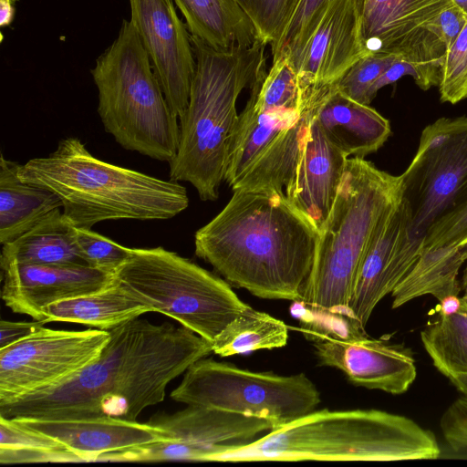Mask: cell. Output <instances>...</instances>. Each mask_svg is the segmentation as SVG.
Masks as SVG:
<instances>
[{
	"mask_svg": "<svg viewBox=\"0 0 467 467\" xmlns=\"http://www.w3.org/2000/svg\"><path fill=\"white\" fill-rule=\"evenodd\" d=\"M107 330L109 341L95 360L56 384L0 402V416L137 420L143 410L164 400L172 379L213 353L209 341L168 322L154 325L138 317Z\"/></svg>",
	"mask_w": 467,
	"mask_h": 467,
	"instance_id": "1",
	"label": "cell"
},
{
	"mask_svg": "<svg viewBox=\"0 0 467 467\" xmlns=\"http://www.w3.org/2000/svg\"><path fill=\"white\" fill-rule=\"evenodd\" d=\"M194 234L195 254L231 285L300 302L319 231L283 190L240 189Z\"/></svg>",
	"mask_w": 467,
	"mask_h": 467,
	"instance_id": "2",
	"label": "cell"
},
{
	"mask_svg": "<svg viewBox=\"0 0 467 467\" xmlns=\"http://www.w3.org/2000/svg\"><path fill=\"white\" fill-rule=\"evenodd\" d=\"M431 431L379 410H313L246 443L231 444L209 462L434 460Z\"/></svg>",
	"mask_w": 467,
	"mask_h": 467,
	"instance_id": "3",
	"label": "cell"
},
{
	"mask_svg": "<svg viewBox=\"0 0 467 467\" xmlns=\"http://www.w3.org/2000/svg\"><path fill=\"white\" fill-rule=\"evenodd\" d=\"M18 176L56 193L77 228L108 220H166L189 205L185 187L99 160L76 137L61 140L46 157L18 167Z\"/></svg>",
	"mask_w": 467,
	"mask_h": 467,
	"instance_id": "4",
	"label": "cell"
},
{
	"mask_svg": "<svg viewBox=\"0 0 467 467\" xmlns=\"http://www.w3.org/2000/svg\"><path fill=\"white\" fill-rule=\"evenodd\" d=\"M196 59L188 107L179 119L180 143L169 162L170 180L191 183L202 201H215L223 181L240 93L266 74L265 47L216 50L192 36Z\"/></svg>",
	"mask_w": 467,
	"mask_h": 467,
	"instance_id": "5",
	"label": "cell"
},
{
	"mask_svg": "<svg viewBox=\"0 0 467 467\" xmlns=\"http://www.w3.org/2000/svg\"><path fill=\"white\" fill-rule=\"evenodd\" d=\"M402 198L400 175L359 157L348 158L331 211L324 222L301 303L347 317L355 278L383 215Z\"/></svg>",
	"mask_w": 467,
	"mask_h": 467,
	"instance_id": "6",
	"label": "cell"
},
{
	"mask_svg": "<svg viewBox=\"0 0 467 467\" xmlns=\"http://www.w3.org/2000/svg\"><path fill=\"white\" fill-rule=\"evenodd\" d=\"M90 73L105 130L125 150L170 162L179 148V118L130 19L122 21L117 38L96 59Z\"/></svg>",
	"mask_w": 467,
	"mask_h": 467,
	"instance_id": "7",
	"label": "cell"
},
{
	"mask_svg": "<svg viewBox=\"0 0 467 467\" xmlns=\"http://www.w3.org/2000/svg\"><path fill=\"white\" fill-rule=\"evenodd\" d=\"M114 280L150 312L173 318L211 344L249 306L227 281L163 247L131 248Z\"/></svg>",
	"mask_w": 467,
	"mask_h": 467,
	"instance_id": "8",
	"label": "cell"
},
{
	"mask_svg": "<svg viewBox=\"0 0 467 467\" xmlns=\"http://www.w3.org/2000/svg\"><path fill=\"white\" fill-rule=\"evenodd\" d=\"M171 398L187 406L266 419L275 429L312 412L321 402L317 387L303 372L251 371L206 358L187 368Z\"/></svg>",
	"mask_w": 467,
	"mask_h": 467,
	"instance_id": "9",
	"label": "cell"
},
{
	"mask_svg": "<svg viewBox=\"0 0 467 467\" xmlns=\"http://www.w3.org/2000/svg\"><path fill=\"white\" fill-rule=\"evenodd\" d=\"M400 178L411 211V237L423 242L437 220L467 202V117L427 125Z\"/></svg>",
	"mask_w": 467,
	"mask_h": 467,
	"instance_id": "10",
	"label": "cell"
},
{
	"mask_svg": "<svg viewBox=\"0 0 467 467\" xmlns=\"http://www.w3.org/2000/svg\"><path fill=\"white\" fill-rule=\"evenodd\" d=\"M365 56L396 55L410 63L422 90L438 87L446 48L428 29L451 0H356Z\"/></svg>",
	"mask_w": 467,
	"mask_h": 467,
	"instance_id": "11",
	"label": "cell"
},
{
	"mask_svg": "<svg viewBox=\"0 0 467 467\" xmlns=\"http://www.w3.org/2000/svg\"><path fill=\"white\" fill-rule=\"evenodd\" d=\"M109 338L106 329L67 331L45 327L0 349V402L75 374L100 355Z\"/></svg>",
	"mask_w": 467,
	"mask_h": 467,
	"instance_id": "12",
	"label": "cell"
},
{
	"mask_svg": "<svg viewBox=\"0 0 467 467\" xmlns=\"http://www.w3.org/2000/svg\"><path fill=\"white\" fill-rule=\"evenodd\" d=\"M411 211L402 197L377 224L359 265L347 317L365 330L379 302L417 261L423 242L411 237Z\"/></svg>",
	"mask_w": 467,
	"mask_h": 467,
	"instance_id": "13",
	"label": "cell"
},
{
	"mask_svg": "<svg viewBox=\"0 0 467 467\" xmlns=\"http://www.w3.org/2000/svg\"><path fill=\"white\" fill-rule=\"evenodd\" d=\"M284 53L296 75L299 103L335 85L365 57L356 0H329L303 44Z\"/></svg>",
	"mask_w": 467,
	"mask_h": 467,
	"instance_id": "14",
	"label": "cell"
},
{
	"mask_svg": "<svg viewBox=\"0 0 467 467\" xmlns=\"http://www.w3.org/2000/svg\"><path fill=\"white\" fill-rule=\"evenodd\" d=\"M134 23L166 100L180 119L190 99L196 59L173 0H129Z\"/></svg>",
	"mask_w": 467,
	"mask_h": 467,
	"instance_id": "15",
	"label": "cell"
},
{
	"mask_svg": "<svg viewBox=\"0 0 467 467\" xmlns=\"http://www.w3.org/2000/svg\"><path fill=\"white\" fill-rule=\"evenodd\" d=\"M306 337L321 365L339 369L357 386L398 395L406 392L416 379L413 353L403 344L372 338L366 332L349 337Z\"/></svg>",
	"mask_w": 467,
	"mask_h": 467,
	"instance_id": "16",
	"label": "cell"
},
{
	"mask_svg": "<svg viewBox=\"0 0 467 467\" xmlns=\"http://www.w3.org/2000/svg\"><path fill=\"white\" fill-rule=\"evenodd\" d=\"M1 269L5 306L44 322V309L49 305L97 292L114 280V274L88 265L9 264Z\"/></svg>",
	"mask_w": 467,
	"mask_h": 467,
	"instance_id": "17",
	"label": "cell"
},
{
	"mask_svg": "<svg viewBox=\"0 0 467 467\" xmlns=\"http://www.w3.org/2000/svg\"><path fill=\"white\" fill-rule=\"evenodd\" d=\"M11 420V419H10ZM45 434L77 456L78 462H99L109 453L167 441L168 434L152 422L108 417L77 420H13Z\"/></svg>",
	"mask_w": 467,
	"mask_h": 467,
	"instance_id": "18",
	"label": "cell"
},
{
	"mask_svg": "<svg viewBox=\"0 0 467 467\" xmlns=\"http://www.w3.org/2000/svg\"><path fill=\"white\" fill-rule=\"evenodd\" d=\"M348 158L327 140L314 117L285 192L318 231L331 211Z\"/></svg>",
	"mask_w": 467,
	"mask_h": 467,
	"instance_id": "19",
	"label": "cell"
},
{
	"mask_svg": "<svg viewBox=\"0 0 467 467\" xmlns=\"http://www.w3.org/2000/svg\"><path fill=\"white\" fill-rule=\"evenodd\" d=\"M315 121L327 140L348 157L376 152L391 135L389 119L369 105L351 99L336 85L321 99Z\"/></svg>",
	"mask_w": 467,
	"mask_h": 467,
	"instance_id": "20",
	"label": "cell"
},
{
	"mask_svg": "<svg viewBox=\"0 0 467 467\" xmlns=\"http://www.w3.org/2000/svg\"><path fill=\"white\" fill-rule=\"evenodd\" d=\"M150 422L167 432V441L205 446L246 443L275 428L266 419L193 405Z\"/></svg>",
	"mask_w": 467,
	"mask_h": 467,
	"instance_id": "21",
	"label": "cell"
},
{
	"mask_svg": "<svg viewBox=\"0 0 467 467\" xmlns=\"http://www.w3.org/2000/svg\"><path fill=\"white\" fill-rule=\"evenodd\" d=\"M19 163L0 157V243H10L40 223L56 209L59 197L47 188L18 176Z\"/></svg>",
	"mask_w": 467,
	"mask_h": 467,
	"instance_id": "22",
	"label": "cell"
},
{
	"mask_svg": "<svg viewBox=\"0 0 467 467\" xmlns=\"http://www.w3.org/2000/svg\"><path fill=\"white\" fill-rule=\"evenodd\" d=\"M192 36L221 51L252 46L256 29L235 0H173Z\"/></svg>",
	"mask_w": 467,
	"mask_h": 467,
	"instance_id": "23",
	"label": "cell"
},
{
	"mask_svg": "<svg viewBox=\"0 0 467 467\" xmlns=\"http://www.w3.org/2000/svg\"><path fill=\"white\" fill-rule=\"evenodd\" d=\"M75 232L76 227L60 208L56 209L31 230L2 245L0 266L9 264L88 265L78 251Z\"/></svg>",
	"mask_w": 467,
	"mask_h": 467,
	"instance_id": "24",
	"label": "cell"
},
{
	"mask_svg": "<svg viewBox=\"0 0 467 467\" xmlns=\"http://www.w3.org/2000/svg\"><path fill=\"white\" fill-rule=\"evenodd\" d=\"M301 110H261L249 97L231 136L223 181L233 187Z\"/></svg>",
	"mask_w": 467,
	"mask_h": 467,
	"instance_id": "25",
	"label": "cell"
},
{
	"mask_svg": "<svg viewBox=\"0 0 467 467\" xmlns=\"http://www.w3.org/2000/svg\"><path fill=\"white\" fill-rule=\"evenodd\" d=\"M328 89L300 105L302 110L297 119L279 133L232 187L233 191L260 188L283 190L285 187L294 172L310 124L321 99Z\"/></svg>",
	"mask_w": 467,
	"mask_h": 467,
	"instance_id": "26",
	"label": "cell"
},
{
	"mask_svg": "<svg viewBox=\"0 0 467 467\" xmlns=\"http://www.w3.org/2000/svg\"><path fill=\"white\" fill-rule=\"evenodd\" d=\"M467 262V244L457 246L422 248L405 276L390 293L393 309L426 295L438 301L447 296H459V273Z\"/></svg>",
	"mask_w": 467,
	"mask_h": 467,
	"instance_id": "27",
	"label": "cell"
},
{
	"mask_svg": "<svg viewBox=\"0 0 467 467\" xmlns=\"http://www.w3.org/2000/svg\"><path fill=\"white\" fill-rule=\"evenodd\" d=\"M150 312L116 282L87 295L53 303L44 309L45 323L70 322L109 329Z\"/></svg>",
	"mask_w": 467,
	"mask_h": 467,
	"instance_id": "28",
	"label": "cell"
},
{
	"mask_svg": "<svg viewBox=\"0 0 467 467\" xmlns=\"http://www.w3.org/2000/svg\"><path fill=\"white\" fill-rule=\"evenodd\" d=\"M288 337V327L283 320L248 306L217 336L212 343V350L226 358L283 348Z\"/></svg>",
	"mask_w": 467,
	"mask_h": 467,
	"instance_id": "29",
	"label": "cell"
},
{
	"mask_svg": "<svg viewBox=\"0 0 467 467\" xmlns=\"http://www.w3.org/2000/svg\"><path fill=\"white\" fill-rule=\"evenodd\" d=\"M463 302V301H462ZM433 366L449 379L467 374V306L451 316H440L420 332Z\"/></svg>",
	"mask_w": 467,
	"mask_h": 467,
	"instance_id": "30",
	"label": "cell"
},
{
	"mask_svg": "<svg viewBox=\"0 0 467 467\" xmlns=\"http://www.w3.org/2000/svg\"><path fill=\"white\" fill-rule=\"evenodd\" d=\"M250 89V98L261 110L300 109L296 75L284 52L272 58L269 71Z\"/></svg>",
	"mask_w": 467,
	"mask_h": 467,
	"instance_id": "31",
	"label": "cell"
},
{
	"mask_svg": "<svg viewBox=\"0 0 467 467\" xmlns=\"http://www.w3.org/2000/svg\"><path fill=\"white\" fill-rule=\"evenodd\" d=\"M252 20L258 37L275 50L298 0H235Z\"/></svg>",
	"mask_w": 467,
	"mask_h": 467,
	"instance_id": "32",
	"label": "cell"
},
{
	"mask_svg": "<svg viewBox=\"0 0 467 467\" xmlns=\"http://www.w3.org/2000/svg\"><path fill=\"white\" fill-rule=\"evenodd\" d=\"M396 55L369 54L358 60L335 84L351 99L369 105L370 90L380 75L397 59Z\"/></svg>",
	"mask_w": 467,
	"mask_h": 467,
	"instance_id": "33",
	"label": "cell"
},
{
	"mask_svg": "<svg viewBox=\"0 0 467 467\" xmlns=\"http://www.w3.org/2000/svg\"><path fill=\"white\" fill-rule=\"evenodd\" d=\"M438 88L441 102L456 104L467 99V22L444 55Z\"/></svg>",
	"mask_w": 467,
	"mask_h": 467,
	"instance_id": "34",
	"label": "cell"
},
{
	"mask_svg": "<svg viewBox=\"0 0 467 467\" xmlns=\"http://www.w3.org/2000/svg\"><path fill=\"white\" fill-rule=\"evenodd\" d=\"M75 236L78 251L87 265L109 273L115 274L131 253V248L120 245L90 229L76 227Z\"/></svg>",
	"mask_w": 467,
	"mask_h": 467,
	"instance_id": "35",
	"label": "cell"
},
{
	"mask_svg": "<svg viewBox=\"0 0 467 467\" xmlns=\"http://www.w3.org/2000/svg\"><path fill=\"white\" fill-rule=\"evenodd\" d=\"M329 0H298L272 58L280 52L291 53L305 41Z\"/></svg>",
	"mask_w": 467,
	"mask_h": 467,
	"instance_id": "36",
	"label": "cell"
},
{
	"mask_svg": "<svg viewBox=\"0 0 467 467\" xmlns=\"http://www.w3.org/2000/svg\"><path fill=\"white\" fill-rule=\"evenodd\" d=\"M467 244V202L437 220L428 230L422 248Z\"/></svg>",
	"mask_w": 467,
	"mask_h": 467,
	"instance_id": "37",
	"label": "cell"
},
{
	"mask_svg": "<svg viewBox=\"0 0 467 467\" xmlns=\"http://www.w3.org/2000/svg\"><path fill=\"white\" fill-rule=\"evenodd\" d=\"M440 427L450 457L467 459V396L456 399L444 411Z\"/></svg>",
	"mask_w": 467,
	"mask_h": 467,
	"instance_id": "38",
	"label": "cell"
},
{
	"mask_svg": "<svg viewBox=\"0 0 467 467\" xmlns=\"http://www.w3.org/2000/svg\"><path fill=\"white\" fill-rule=\"evenodd\" d=\"M0 449L67 451L45 434L28 430L13 420L0 416Z\"/></svg>",
	"mask_w": 467,
	"mask_h": 467,
	"instance_id": "39",
	"label": "cell"
},
{
	"mask_svg": "<svg viewBox=\"0 0 467 467\" xmlns=\"http://www.w3.org/2000/svg\"><path fill=\"white\" fill-rule=\"evenodd\" d=\"M467 22V15L457 5L444 9L432 22L428 29L435 34L444 45L446 51L455 41Z\"/></svg>",
	"mask_w": 467,
	"mask_h": 467,
	"instance_id": "40",
	"label": "cell"
},
{
	"mask_svg": "<svg viewBox=\"0 0 467 467\" xmlns=\"http://www.w3.org/2000/svg\"><path fill=\"white\" fill-rule=\"evenodd\" d=\"M1 464L33 462H78L68 451L0 449Z\"/></svg>",
	"mask_w": 467,
	"mask_h": 467,
	"instance_id": "41",
	"label": "cell"
},
{
	"mask_svg": "<svg viewBox=\"0 0 467 467\" xmlns=\"http://www.w3.org/2000/svg\"><path fill=\"white\" fill-rule=\"evenodd\" d=\"M44 321L16 322L2 319L0 321V349L5 348L18 341L26 339L43 330Z\"/></svg>",
	"mask_w": 467,
	"mask_h": 467,
	"instance_id": "42",
	"label": "cell"
},
{
	"mask_svg": "<svg viewBox=\"0 0 467 467\" xmlns=\"http://www.w3.org/2000/svg\"><path fill=\"white\" fill-rule=\"evenodd\" d=\"M404 76L415 77L412 65L400 58H397L376 80L370 90V99L373 100L378 91L387 85L393 84Z\"/></svg>",
	"mask_w": 467,
	"mask_h": 467,
	"instance_id": "43",
	"label": "cell"
},
{
	"mask_svg": "<svg viewBox=\"0 0 467 467\" xmlns=\"http://www.w3.org/2000/svg\"><path fill=\"white\" fill-rule=\"evenodd\" d=\"M438 302L436 310L440 316H451L459 312L463 305L462 297L457 295L447 296Z\"/></svg>",
	"mask_w": 467,
	"mask_h": 467,
	"instance_id": "44",
	"label": "cell"
},
{
	"mask_svg": "<svg viewBox=\"0 0 467 467\" xmlns=\"http://www.w3.org/2000/svg\"><path fill=\"white\" fill-rule=\"evenodd\" d=\"M16 14L15 3L11 0H0V25L8 26L14 20Z\"/></svg>",
	"mask_w": 467,
	"mask_h": 467,
	"instance_id": "45",
	"label": "cell"
},
{
	"mask_svg": "<svg viewBox=\"0 0 467 467\" xmlns=\"http://www.w3.org/2000/svg\"><path fill=\"white\" fill-rule=\"evenodd\" d=\"M450 381L462 394L467 396V374L450 379Z\"/></svg>",
	"mask_w": 467,
	"mask_h": 467,
	"instance_id": "46",
	"label": "cell"
},
{
	"mask_svg": "<svg viewBox=\"0 0 467 467\" xmlns=\"http://www.w3.org/2000/svg\"><path fill=\"white\" fill-rule=\"evenodd\" d=\"M461 286L462 290H463V295L462 296V299L463 303L467 306V265L465 266L462 276L461 279Z\"/></svg>",
	"mask_w": 467,
	"mask_h": 467,
	"instance_id": "47",
	"label": "cell"
},
{
	"mask_svg": "<svg viewBox=\"0 0 467 467\" xmlns=\"http://www.w3.org/2000/svg\"><path fill=\"white\" fill-rule=\"evenodd\" d=\"M453 4L459 6L467 15V0H451Z\"/></svg>",
	"mask_w": 467,
	"mask_h": 467,
	"instance_id": "48",
	"label": "cell"
},
{
	"mask_svg": "<svg viewBox=\"0 0 467 467\" xmlns=\"http://www.w3.org/2000/svg\"><path fill=\"white\" fill-rule=\"evenodd\" d=\"M12 2H14L16 4V2H17V0H11Z\"/></svg>",
	"mask_w": 467,
	"mask_h": 467,
	"instance_id": "49",
	"label": "cell"
}]
</instances>
